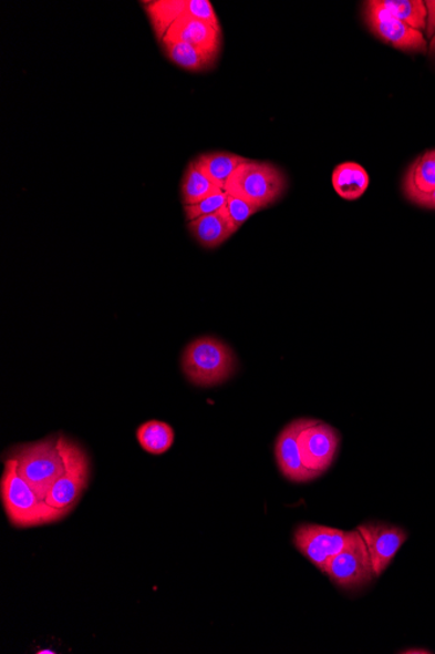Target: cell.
I'll use <instances>...</instances> for the list:
<instances>
[{
    "instance_id": "8",
    "label": "cell",
    "mask_w": 435,
    "mask_h": 654,
    "mask_svg": "<svg viewBox=\"0 0 435 654\" xmlns=\"http://www.w3.org/2000/svg\"><path fill=\"white\" fill-rule=\"evenodd\" d=\"M350 539L351 532L341 529L301 524L294 529L293 545L317 570L324 572L330 560L341 553Z\"/></svg>"
},
{
    "instance_id": "6",
    "label": "cell",
    "mask_w": 435,
    "mask_h": 654,
    "mask_svg": "<svg viewBox=\"0 0 435 654\" xmlns=\"http://www.w3.org/2000/svg\"><path fill=\"white\" fill-rule=\"evenodd\" d=\"M323 573H327L331 583L339 590L345 592L365 590L374 579H377L366 543L358 529L351 532V539L345 548L330 560Z\"/></svg>"
},
{
    "instance_id": "13",
    "label": "cell",
    "mask_w": 435,
    "mask_h": 654,
    "mask_svg": "<svg viewBox=\"0 0 435 654\" xmlns=\"http://www.w3.org/2000/svg\"><path fill=\"white\" fill-rule=\"evenodd\" d=\"M164 41L186 42L214 55H219L222 45V31L219 28L190 17L176 20L168 29ZM160 42V43H162Z\"/></svg>"
},
{
    "instance_id": "15",
    "label": "cell",
    "mask_w": 435,
    "mask_h": 654,
    "mask_svg": "<svg viewBox=\"0 0 435 654\" xmlns=\"http://www.w3.org/2000/svg\"><path fill=\"white\" fill-rule=\"evenodd\" d=\"M188 229L198 244L206 248H216L225 244L236 233L224 211L189 222Z\"/></svg>"
},
{
    "instance_id": "20",
    "label": "cell",
    "mask_w": 435,
    "mask_h": 654,
    "mask_svg": "<svg viewBox=\"0 0 435 654\" xmlns=\"http://www.w3.org/2000/svg\"><path fill=\"white\" fill-rule=\"evenodd\" d=\"M175 433L172 426L162 421H149L139 426L137 439L143 450L152 454L165 453L174 443Z\"/></svg>"
},
{
    "instance_id": "11",
    "label": "cell",
    "mask_w": 435,
    "mask_h": 654,
    "mask_svg": "<svg viewBox=\"0 0 435 654\" xmlns=\"http://www.w3.org/2000/svg\"><path fill=\"white\" fill-rule=\"evenodd\" d=\"M361 538L364 539L373 570L377 579L393 563L397 551L408 539V533L403 528L382 523V521H369L358 527Z\"/></svg>"
},
{
    "instance_id": "26",
    "label": "cell",
    "mask_w": 435,
    "mask_h": 654,
    "mask_svg": "<svg viewBox=\"0 0 435 654\" xmlns=\"http://www.w3.org/2000/svg\"><path fill=\"white\" fill-rule=\"evenodd\" d=\"M433 39H432V43H431V48H429V53L431 57L434 59L435 61V33L433 34Z\"/></svg>"
},
{
    "instance_id": "22",
    "label": "cell",
    "mask_w": 435,
    "mask_h": 654,
    "mask_svg": "<svg viewBox=\"0 0 435 654\" xmlns=\"http://www.w3.org/2000/svg\"><path fill=\"white\" fill-rule=\"evenodd\" d=\"M260 211L261 208L257 207V205L227 194L224 212L227 218L230 219L235 232H238L242 224H246L250 217Z\"/></svg>"
},
{
    "instance_id": "25",
    "label": "cell",
    "mask_w": 435,
    "mask_h": 654,
    "mask_svg": "<svg viewBox=\"0 0 435 654\" xmlns=\"http://www.w3.org/2000/svg\"><path fill=\"white\" fill-rule=\"evenodd\" d=\"M402 653H418V654H426V653H432L431 651L427 650H423V648H413V650H405Z\"/></svg>"
},
{
    "instance_id": "2",
    "label": "cell",
    "mask_w": 435,
    "mask_h": 654,
    "mask_svg": "<svg viewBox=\"0 0 435 654\" xmlns=\"http://www.w3.org/2000/svg\"><path fill=\"white\" fill-rule=\"evenodd\" d=\"M9 458L17 461L19 474L41 499H46L65 469L61 436L13 448Z\"/></svg>"
},
{
    "instance_id": "10",
    "label": "cell",
    "mask_w": 435,
    "mask_h": 654,
    "mask_svg": "<svg viewBox=\"0 0 435 654\" xmlns=\"http://www.w3.org/2000/svg\"><path fill=\"white\" fill-rule=\"evenodd\" d=\"M144 9L160 42L175 21L184 17L203 20L220 29L217 13L209 0H156V2H145Z\"/></svg>"
},
{
    "instance_id": "1",
    "label": "cell",
    "mask_w": 435,
    "mask_h": 654,
    "mask_svg": "<svg viewBox=\"0 0 435 654\" xmlns=\"http://www.w3.org/2000/svg\"><path fill=\"white\" fill-rule=\"evenodd\" d=\"M0 498L10 523L14 528H34L56 523L65 518L41 499L18 472L17 461H4V472L0 481Z\"/></svg>"
},
{
    "instance_id": "21",
    "label": "cell",
    "mask_w": 435,
    "mask_h": 654,
    "mask_svg": "<svg viewBox=\"0 0 435 654\" xmlns=\"http://www.w3.org/2000/svg\"><path fill=\"white\" fill-rule=\"evenodd\" d=\"M381 2L404 24L420 32L426 29L427 9L422 0H381Z\"/></svg>"
},
{
    "instance_id": "16",
    "label": "cell",
    "mask_w": 435,
    "mask_h": 654,
    "mask_svg": "<svg viewBox=\"0 0 435 654\" xmlns=\"http://www.w3.org/2000/svg\"><path fill=\"white\" fill-rule=\"evenodd\" d=\"M335 193L344 201L360 200L369 187V175L365 168L356 163L338 165L333 173Z\"/></svg>"
},
{
    "instance_id": "5",
    "label": "cell",
    "mask_w": 435,
    "mask_h": 654,
    "mask_svg": "<svg viewBox=\"0 0 435 654\" xmlns=\"http://www.w3.org/2000/svg\"><path fill=\"white\" fill-rule=\"evenodd\" d=\"M65 469L51 488L45 501L65 517L75 510L90 483L91 466L86 452L77 443L61 436Z\"/></svg>"
},
{
    "instance_id": "9",
    "label": "cell",
    "mask_w": 435,
    "mask_h": 654,
    "mask_svg": "<svg viewBox=\"0 0 435 654\" xmlns=\"http://www.w3.org/2000/svg\"><path fill=\"white\" fill-rule=\"evenodd\" d=\"M302 462L315 474H323L333 466L341 437L330 425L308 420L298 437Z\"/></svg>"
},
{
    "instance_id": "7",
    "label": "cell",
    "mask_w": 435,
    "mask_h": 654,
    "mask_svg": "<svg viewBox=\"0 0 435 654\" xmlns=\"http://www.w3.org/2000/svg\"><path fill=\"white\" fill-rule=\"evenodd\" d=\"M365 4L366 24L375 37H379L391 48L404 51V53H426L427 43L423 32L416 31L396 19L383 7L381 0H372Z\"/></svg>"
},
{
    "instance_id": "4",
    "label": "cell",
    "mask_w": 435,
    "mask_h": 654,
    "mask_svg": "<svg viewBox=\"0 0 435 654\" xmlns=\"http://www.w3.org/2000/svg\"><path fill=\"white\" fill-rule=\"evenodd\" d=\"M225 193L252 203L261 210L275 204L287 190V178L280 168L269 163L248 160L227 181Z\"/></svg>"
},
{
    "instance_id": "17",
    "label": "cell",
    "mask_w": 435,
    "mask_h": 654,
    "mask_svg": "<svg viewBox=\"0 0 435 654\" xmlns=\"http://www.w3.org/2000/svg\"><path fill=\"white\" fill-rule=\"evenodd\" d=\"M169 61L188 71L200 72L209 70L216 64L218 55H214L204 49L189 45L186 42H162Z\"/></svg>"
},
{
    "instance_id": "19",
    "label": "cell",
    "mask_w": 435,
    "mask_h": 654,
    "mask_svg": "<svg viewBox=\"0 0 435 654\" xmlns=\"http://www.w3.org/2000/svg\"><path fill=\"white\" fill-rule=\"evenodd\" d=\"M197 160L204 172L220 188H225L227 181L230 180L236 168L248 161V159L241 157L239 154L226 152L205 153Z\"/></svg>"
},
{
    "instance_id": "12",
    "label": "cell",
    "mask_w": 435,
    "mask_h": 654,
    "mask_svg": "<svg viewBox=\"0 0 435 654\" xmlns=\"http://www.w3.org/2000/svg\"><path fill=\"white\" fill-rule=\"evenodd\" d=\"M308 420L309 418H300V420L287 425L277 439L276 459L278 467L286 479L291 482L304 483L320 477L309 470L301 459L298 437L300 431L305 428Z\"/></svg>"
},
{
    "instance_id": "24",
    "label": "cell",
    "mask_w": 435,
    "mask_h": 654,
    "mask_svg": "<svg viewBox=\"0 0 435 654\" xmlns=\"http://www.w3.org/2000/svg\"><path fill=\"white\" fill-rule=\"evenodd\" d=\"M416 205L426 210H435V190L429 195L422 197Z\"/></svg>"
},
{
    "instance_id": "18",
    "label": "cell",
    "mask_w": 435,
    "mask_h": 654,
    "mask_svg": "<svg viewBox=\"0 0 435 654\" xmlns=\"http://www.w3.org/2000/svg\"><path fill=\"white\" fill-rule=\"evenodd\" d=\"M225 191L214 183L208 174L204 172L198 160L191 161L182 182V201L184 205L200 203L214 194Z\"/></svg>"
},
{
    "instance_id": "3",
    "label": "cell",
    "mask_w": 435,
    "mask_h": 654,
    "mask_svg": "<svg viewBox=\"0 0 435 654\" xmlns=\"http://www.w3.org/2000/svg\"><path fill=\"white\" fill-rule=\"evenodd\" d=\"M182 367L191 384L213 387L232 377L236 357L225 343L214 337H201L184 350Z\"/></svg>"
},
{
    "instance_id": "23",
    "label": "cell",
    "mask_w": 435,
    "mask_h": 654,
    "mask_svg": "<svg viewBox=\"0 0 435 654\" xmlns=\"http://www.w3.org/2000/svg\"><path fill=\"white\" fill-rule=\"evenodd\" d=\"M227 202V193L220 191V193L214 194L200 203L194 205H184L186 210V217L189 222L203 216L213 215V213L222 212Z\"/></svg>"
},
{
    "instance_id": "14",
    "label": "cell",
    "mask_w": 435,
    "mask_h": 654,
    "mask_svg": "<svg viewBox=\"0 0 435 654\" xmlns=\"http://www.w3.org/2000/svg\"><path fill=\"white\" fill-rule=\"evenodd\" d=\"M435 190V151L425 152L408 167L403 180V193L416 204Z\"/></svg>"
}]
</instances>
